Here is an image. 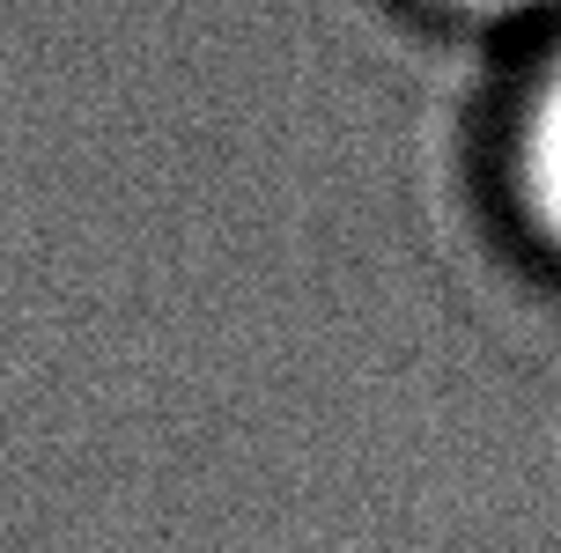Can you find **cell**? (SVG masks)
<instances>
[{"label":"cell","mask_w":561,"mask_h":553,"mask_svg":"<svg viewBox=\"0 0 561 553\" xmlns=\"http://www.w3.org/2000/svg\"><path fill=\"white\" fill-rule=\"evenodd\" d=\"M503 199L517 237L561 274V23L517 53L503 111Z\"/></svg>","instance_id":"obj_1"},{"label":"cell","mask_w":561,"mask_h":553,"mask_svg":"<svg viewBox=\"0 0 561 553\" xmlns=\"http://www.w3.org/2000/svg\"><path fill=\"white\" fill-rule=\"evenodd\" d=\"M421 15L458 30H480V37H503V45H533L539 30L561 23V0H414Z\"/></svg>","instance_id":"obj_2"}]
</instances>
